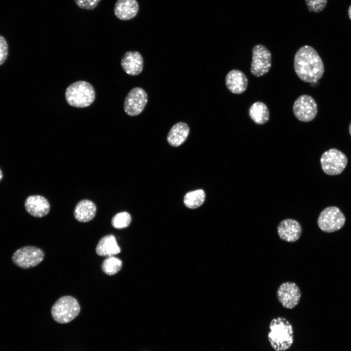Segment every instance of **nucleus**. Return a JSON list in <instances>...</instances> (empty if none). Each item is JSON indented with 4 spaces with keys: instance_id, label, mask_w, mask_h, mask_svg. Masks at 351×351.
Segmentation results:
<instances>
[{
    "instance_id": "obj_1",
    "label": "nucleus",
    "mask_w": 351,
    "mask_h": 351,
    "mask_svg": "<svg viewBox=\"0 0 351 351\" xmlns=\"http://www.w3.org/2000/svg\"><path fill=\"white\" fill-rule=\"evenodd\" d=\"M293 65L297 76L305 82L317 81L324 72L322 59L317 51L309 45L303 46L297 51Z\"/></svg>"
},
{
    "instance_id": "obj_2",
    "label": "nucleus",
    "mask_w": 351,
    "mask_h": 351,
    "mask_svg": "<svg viewBox=\"0 0 351 351\" xmlns=\"http://www.w3.org/2000/svg\"><path fill=\"white\" fill-rule=\"evenodd\" d=\"M268 338L272 348L276 351L289 349L293 343V328L289 321L283 317L273 318L270 324Z\"/></svg>"
},
{
    "instance_id": "obj_3",
    "label": "nucleus",
    "mask_w": 351,
    "mask_h": 351,
    "mask_svg": "<svg viewBox=\"0 0 351 351\" xmlns=\"http://www.w3.org/2000/svg\"><path fill=\"white\" fill-rule=\"evenodd\" d=\"M67 102L71 106L85 108L91 105L95 99V92L89 83L79 80L71 84L65 93Z\"/></svg>"
},
{
    "instance_id": "obj_4",
    "label": "nucleus",
    "mask_w": 351,
    "mask_h": 351,
    "mask_svg": "<svg viewBox=\"0 0 351 351\" xmlns=\"http://www.w3.org/2000/svg\"><path fill=\"white\" fill-rule=\"evenodd\" d=\"M80 306L76 298L71 296L59 298L53 305L51 314L59 323H67L73 320L80 312Z\"/></svg>"
},
{
    "instance_id": "obj_5",
    "label": "nucleus",
    "mask_w": 351,
    "mask_h": 351,
    "mask_svg": "<svg viewBox=\"0 0 351 351\" xmlns=\"http://www.w3.org/2000/svg\"><path fill=\"white\" fill-rule=\"evenodd\" d=\"M345 222V215L336 206H329L325 208L320 213L317 219V225L320 229L328 233L340 230Z\"/></svg>"
},
{
    "instance_id": "obj_6",
    "label": "nucleus",
    "mask_w": 351,
    "mask_h": 351,
    "mask_svg": "<svg viewBox=\"0 0 351 351\" xmlns=\"http://www.w3.org/2000/svg\"><path fill=\"white\" fill-rule=\"evenodd\" d=\"M320 163L323 172L328 175L340 174L348 164V158L345 154L335 148H331L322 154Z\"/></svg>"
},
{
    "instance_id": "obj_7",
    "label": "nucleus",
    "mask_w": 351,
    "mask_h": 351,
    "mask_svg": "<svg viewBox=\"0 0 351 351\" xmlns=\"http://www.w3.org/2000/svg\"><path fill=\"white\" fill-rule=\"evenodd\" d=\"M44 254L38 247L26 246L17 250L13 254L12 260L18 267L23 269L32 268L43 259Z\"/></svg>"
},
{
    "instance_id": "obj_8",
    "label": "nucleus",
    "mask_w": 351,
    "mask_h": 351,
    "mask_svg": "<svg viewBox=\"0 0 351 351\" xmlns=\"http://www.w3.org/2000/svg\"><path fill=\"white\" fill-rule=\"evenodd\" d=\"M272 66V55L267 47L262 44H256L252 49V61L251 72L256 77L265 75Z\"/></svg>"
},
{
    "instance_id": "obj_9",
    "label": "nucleus",
    "mask_w": 351,
    "mask_h": 351,
    "mask_svg": "<svg viewBox=\"0 0 351 351\" xmlns=\"http://www.w3.org/2000/svg\"><path fill=\"white\" fill-rule=\"evenodd\" d=\"M292 111L295 117L300 121L307 122L312 120L317 113V106L310 96L303 95L294 101Z\"/></svg>"
},
{
    "instance_id": "obj_10",
    "label": "nucleus",
    "mask_w": 351,
    "mask_h": 351,
    "mask_svg": "<svg viewBox=\"0 0 351 351\" xmlns=\"http://www.w3.org/2000/svg\"><path fill=\"white\" fill-rule=\"evenodd\" d=\"M148 102L145 91L140 87H135L128 93L124 102V110L130 116H136L144 110Z\"/></svg>"
},
{
    "instance_id": "obj_11",
    "label": "nucleus",
    "mask_w": 351,
    "mask_h": 351,
    "mask_svg": "<svg viewBox=\"0 0 351 351\" xmlns=\"http://www.w3.org/2000/svg\"><path fill=\"white\" fill-rule=\"evenodd\" d=\"M301 295L299 288L292 282L283 283L279 286L276 292L277 298L281 304L284 308L290 309L298 304Z\"/></svg>"
},
{
    "instance_id": "obj_12",
    "label": "nucleus",
    "mask_w": 351,
    "mask_h": 351,
    "mask_svg": "<svg viewBox=\"0 0 351 351\" xmlns=\"http://www.w3.org/2000/svg\"><path fill=\"white\" fill-rule=\"evenodd\" d=\"M279 238L285 241L294 242L299 239L302 234L300 224L296 220L287 218L281 221L277 228Z\"/></svg>"
},
{
    "instance_id": "obj_13",
    "label": "nucleus",
    "mask_w": 351,
    "mask_h": 351,
    "mask_svg": "<svg viewBox=\"0 0 351 351\" xmlns=\"http://www.w3.org/2000/svg\"><path fill=\"white\" fill-rule=\"evenodd\" d=\"M24 206L29 214L36 217H43L50 211V204L48 200L39 195L29 196L25 201Z\"/></svg>"
},
{
    "instance_id": "obj_14",
    "label": "nucleus",
    "mask_w": 351,
    "mask_h": 351,
    "mask_svg": "<svg viewBox=\"0 0 351 351\" xmlns=\"http://www.w3.org/2000/svg\"><path fill=\"white\" fill-rule=\"evenodd\" d=\"M121 65L127 74L131 76L139 75L143 67V59L137 51H128L124 54L121 60Z\"/></svg>"
},
{
    "instance_id": "obj_15",
    "label": "nucleus",
    "mask_w": 351,
    "mask_h": 351,
    "mask_svg": "<svg viewBox=\"0 0 351 351\" xmlns=\"http://www.w3.org/2000/svg\"><path fill=\"white\" fill-rule=\"evenodd\" d=\"M225 84L230 92L235 94H240L246 91L248 80L243 72L239 70L234 69L227 74Z\"/></svg>"
},
{
    "instance_id": "obj_16",
    "label": "nucleus",
    "mask_w": 351,
    "mask_h": 351,
    "mask_svg": "<svg viewBox=\"0 0 351 351\" xmlns=\"http://www.w3.org/2000/svg\"><path fill=\"white\" fill-rule=\"evenodd\" d=\"M138 9L136 0H117L114 6V13L118 19L127 20L134 18Z\"/></svg>"
},
{
    "instance_id": "obj_17",
    "label": "nucleus",
    "mask_w": 351,
    "mask_h": 351,
    "mask_svg": "<svg viewBox=\"0 0 351 351\" xmlns=\"http://www.w3.org/2000/svg\"><path fill=\"white\" fill-rule=\"evenodd\" d=\"M97 211L96 206L91 200L84 199L76 205L74 215L75 218L81 222H86L91 220L95 216Z\"/></svg>"
},
{
    "instance_id": "obj_18",
    "label": "nucleus",
    "mask_w": 351,
    "mask_h": 351,
    "mask_svg": "<svg viewBox=\"0 0 351 351\" xmlns=\"http://www.w3.org/2000/svg\"><path fill=\"white\" fill-rule=\"evenodd\" d=\"M189 132V127L186 123L183 122L176 123L173 126L168 134V142L171 146H178L186 140Z\"/></svg>"
},
{
    "instance_id": "obj_19",
    "label": "nucleus",
    "mask_w": 351,
    "mask_h": 351,
    "mask_svg": "<svg viewBox=\"0 0 351 351\" xmlns=\"http://www.w3.org/2000/svg\"><path fill=\"white\" fill-rule=\"evenodd\" d=\"M96 252L99 256L109 257L119 254L120 248L114 235L109 234L100 239L96 247Z\"/></svg>"
},
{
    "instance_id": "obj_20",
    "label": "nucleus",
    "mask_w": 351,
    "mask_h": 351,
    "mask_svg": "<svg viewBox=\"0 0 351 351\" xmlns=\"http://www.w3.org/2000/svg\"><path fill=\"white\" fill-rule=\"evenodd\" d=\"M249 115L254 122L258 125L265 124L270 119L269 109L267 105L261 101H256L251 105Z\"/></svg>"
},
{
    "instance_id": "obj_21",
    "label": "nucleus",
    "mask_w": 351,
    "mask_h": 351,
    "mask_svg": "<svg viewBox=\"0 0 351 351\" xmlns=\"http://www.w3.org/2000/svg\"><path fill=\"white\" fill-rule=\"evenodd\" d=\"M205 199L204 191L198 189L187 193L184 197V203L189 208L195 209L202 205Z\"/></svg>"
},
{
    "instance_id": "obj_22",
    "label": "nucleus",
    "mask_w": 351,
    "mask_h": 351,
    "mask_svg": "<svg viewBox=\"0 0 351 351\" xmlns=\"http://www.w3.org/2000/svg\"><path fill=\"white\" fill-rule=\"evenodd\" d=\"M121 260L114 256L107 257L101 264L102 271L109 275H113L118 273L121 269Z\"/></svg>"
},
{
    "instance_id": "obj_23",
    "label": "nucleus",
    "mask_w": 351,
    "mask_h": 351,
    "mask_svg": "<svg viewBox=\"0 0 351 351\" xmlns=\"http://www.w3.org/2000/svg\"><path fill=\"white\" fill-rule=\"evenodd\" d=\"M132 221L130 214L126 212L117 214L111 221L112 226L116 229H123L129 226Z\"/></svg>"
},
{
    "instance_id": "obj_24",
    "label": "nucleus",
    "mask_w": 351,
    "mask_h": 351,
    "mask_svg": "<svg viewBox=\"0 0 351 351\" xmlns=\"http://www.w3.org/2000/svg\"><path fill=\"white\" fill-rule=\"evenodd\" d=\"M308 10L311 12L319 13L323 10L327 4V0H304Z\"/></svg>"
},
{
    "instance_id": "obj_25",
    "label": "nucleus",
    "mask_w": 351,
    "mask_h": 351,
    "mask_svg": "<svg viewBox=\"0 0 351 351\" xmlns=\"http://www.w3.org/2000/svg\"><path fill=\"white\" fill-rule=\"evenodd\" d=\"M101 0H74L76 5L80 8L91 10L94 9Z\"/></svg>"
},
{
    "instance_id": "obj_26",
    "label": "nucleus",
    "mask_w": 351,
    "mask_h": 351,
    "mask_svg": "<svg viewBox=\"0 0 351 351\" xmlns=\"http://www.w3.org/2000/svg\"><path fill=\"white\" fill-rule=\"evenodd\" d=\"M8 55V45L4 38L0 36V65L5 61Z\"/></svg>"
},
{
    "instance_id": "obj_27",
    "label": "nucleus",
    "mask_w": 351,
    "mask_h": 351,
    "mask_svg": "<svg viewBox=\"0 0 351 351\" xmlns=\"http://www.w3.org/2000/svg\"><path fill=\"white\" fill-rule=\"evenodd\" d=\"M348 14L349 18L351 20V4L349 6L348 10Z\"/></svg>"
},
{
    "instance_id": "obj_28",
    "label": "nucleus",
    "mask_w": 351,
    "mask_h": 351,
    "mask_svg": "<svg viewBox=\"0 0 351 351\" xmlns=\"http://www.w3.org/2000/svg\"><path fill=\"white\" fill-rule=\"evenodd\" d=\"M2 177H3V174H2V171H1V169H0V181L2 179Z\"/></svg>"
},
{
    "instance_id": "obj_29",
    "label": "nucleus",
    "mask_w": 351,
    "mask_h": 351,
    "mask_svg": "<svg viewBox=\"0 0 351 351\" xmlns=\"http://www.w3.org/2000/svg\"><path fill=\"white\" fill-rule=\"evenodd\" d=\"M349 131L350 135V136H351V123H350V125H349Z\"/></svg>"
}]
</instances>
